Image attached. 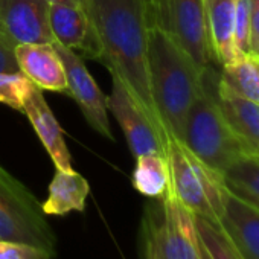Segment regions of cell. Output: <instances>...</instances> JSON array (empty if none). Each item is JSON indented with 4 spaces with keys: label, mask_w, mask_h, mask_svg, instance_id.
<instances>
[{
    "label": "cell",
    "mask_w": 259,
    "mask_h": 259,
    "mask_svg": "<svg viewBox=\"0 0 259 259\" xmlns=\"http://www.w3.org/2000/svg\"><path fill=\"white\" fill-rule=\"evenodd\" d=\"M101 55L99 61L116 75L157 132L168 141L159 110L154 104L148 70V25L139 0H89Z\"/></svg>",
    "instance_id": "6da1fadb"
},
{
    "label": "cell",
    "mask_w": 259,
    "mask_h": 259,
    "mask_svg": "<svg viewBox=\"0 0 259 259\" xmlns=\"http://www.w3.org/2000/svg\"><path fill=\"white\" fill-rule=\"evenodd\" d=\"M148 28L171 31V0H139Z\"/></svg>",
    "instance_id": "cb8c5ba5"
},
{
    "label": "cell",
    "mask_w": 259,
    "mask_h": 259,
    "mask_svg": "<svg viewBox=\"0 0 259 259\" xmlns=\"http://www.w3.org/2000/svg\"><path fill=\"white\" fill-rule=\"evenodd\" d=\"M0 35L11 46L52 43L46 0H0Z\"/></svg>",
    "instance_id": "9c48e42d"
},
{
    "label": "cell",
    "mask_w": 259,
    "mask_h": 259,
    "mask_svg": "<svg viewBox=\"0 0 259 259\" xmlns=\"http://www.w3.org/2000/svg\"><path fill=\"white\" fill-rule=\"evenodd\" d=\"M200 238V236H198ZM200 256H201V259H212V256L209 254V251L206 250V247L203 245V242L200 241Z\"/></svg>",
    "instance_id": "f1b7e54d"
},
{
    "label": "cell",
    "mask_w": 259,
    "mask_h": 259,
    "mask_svg": "<svg viewBox=\"0 0 259 259\" xmlns=\"http://www.w3.org/2000/svg\"><path fill=\"white\" fill-rule=\"evenodd\" d=\"M107 105L117 120L135 159L142 154L166 156V139L157 132L138 101L130 95L123 82L111 73V95Z\"/></svg>",
    "instance_id": "52a82bcc"
},
{
    "label": "cell",
    "mask_w": 259,
    "mask_h": 259,
    "mask_svg": "<svg viewBox=\"0 0 259 259\" xmlns=\"http://www.w3.org/2000/svg\"><path fill=\"white\" fill-rule=\"evenodd\" d=\"M220 81L239 96L259 104V58L244 55L223 66Z\"/></svg>",
    "instance_id": "d6986e66"
},
{
    "label": "cell",
    "mask_w": 259,
    "mask_h": 259,
    "mask_svg": "<svg viewBox=\"0 0 259 259\" xmlns=\"http://www.w3.org/2000/svg\"><path fill=\"white\" fill-rule=\"evenodd\" d=\"M135 189L148 198H162L169 192L171 177L166 156L162 154H142L136 157L133 171Z\"/></svg>",
    "instance_id": "ac0fdd59"
},
{
    "label": "cell",
    "mask_w": 259,
    "mask_h": 259,
    "mask_svg": "<svg viewBox=\"0 0 259 259\" xmlns=\"http://www.w3.org/2000/svg\"><path fill=\"white\" fill-rule=\"evenodd\" d=\"M148 70L154 104L169 136L182 141L188 111L203 90V73L171 31L148 28Z\"/></svg>",
    "instance_id": "7a4b0ae2"
},
{
    "label": "cell",
    "mask_w": 259,
    "mask_h": 259,
    "mask_svg": "<svg viewBox=\"0 0 259 259\" xmlns=\"http://www.w3.org/2000/svg\"><path fill=\"white\" fill-rule=\"evenodd\" d=\"M22 113L28 116L55 168L72 169V157L63 136V130L38 87H34L31 92Z\"/></svg>",
    "instance_id": "5bb4252c"
},
{
    "label": "cell",
    "mask_w": 259,
    "mask_h": 259,
    "mask_svg": "<svg viewBox=\"0 0 259 259\" xmlns=\"http://www.w3.org/2000/svg\"><path fill=\"white\" fill-rule=\"evenodd\" d=\"M250 0H235V46L239 57L248 55Z\"/></svg>",
    "instance_id": "603a6c76"
},
{
    "label": "cell",
    "mask_w": 259,
    "mask_h": 259,
    "mask_svg": "<svg viewBox=\"0 0 259 259\" xmlns=\"http://www.w3.org/2000/svg\"><path fill=\"white\" fill-rule=\"evenodd\" d=\"M0 239L41 248L55 256L57 235L41 203L10 172L0 174Z\"/></svg>",
    "instance_id": "8992f818"
},
{
    "label": "cell",
    "mask_w": 259,
    "mask_h": 259,
    "mask_svg": "<svg viewBox=\"0 0 259 259\" xmlns=\"http://www.w3.org/2000/svg\"><path fill=\"white\" fill-rule=\"evenodd\" d=\"M213 98L233 132L259 157V104L239 96L220 79Z\"/></svg>",
    "instance_id": "9a60e30c"
},
{
    "label": "cell",
    "mask_w": 259,
    "mask_h": 259,
    "mask_svg": "<svg viewBox=\"0 0 259 259\" xmlns=\"http://www.w3.org/2000/svg\"><path fill=\"white\" fill-rule=\"evenodd\" d=\"M212 57L221 67L239 58L235 46V0H204Z\"/></svg>",
    "instance_id": "2e32d148"
},
{
    "label": "cell",
    "mask_w": 259,
    "mask_h": 259,
    "mask_svg": "<svg viewBox=\"0 0 259 259\" xmlns=\"http://www.w3.org/2000/svg\"><path fill=\"white\" fill-rule=\"evenodd\" d=\"M171 32L198 70L204 73L213 60L204 0H171Z\"/></svg>",
    "instance_id": "30bf717a"
},
{
    "label": "cell",
    "mask_w": 259,
    "mask_h": 259,
    "mask_svg": "<svg viewBox=\"0 0 259 259\" xmlns=\"http://www.w3.org/2000/svg\"><path fill=\"white\" fill-rule=\"evenodd\" d=\"M245 259H259V207L227 188L224 213L218 224Z\"/></svg>",
    "instance_id": "4fadbf2b"
},
{
    "label": "cell",
    "mask_w": 259,
    "mask_h": 259,
    "mask_svg": "<svg viewBox=\"0 0 259 259\" xmlns=\"http://www.w3.org/2000/svg\"><path fill=\"white\" fill-rule=\"evenodd\" d=\"M226 186L241 198L259 206V159L245 157L224 172Z\"/></svg>",
    "instance_id": "ffe728a7"
},
{
    "label": "cell",
    "mask_w": 259,
    "mask_h": 259,
    "mask_svg": "<svg viewBox=\"0 0 259 259\" xmlns=\"http://www.w3.org/2000/svg\"><path fill=\"white\" fill-rule=\"evenodd\" d=\"M257 159H259V157H257Z\"/></svg>",
    "instance_id": "1f68e13d"
},
{
    "label": "cell",
    "mask_w": 259,
    "mask_h": 259,
    "mask_svg": "<svg viewBox=\"0 0 259 259\" xmlns=\"http://www.w3.org/2000/svg\"><path fill=\"white\" fill-rule=\"evenodd\" d=\"M52 45L57 54L60 55L66 70V79H67L66 93L75 99L87 123L95 132L113 141L110 119H108L107 96L95 82L93 76L87 70L82 60L73 51L61 46L57 41H52Z\"/></svg>",
    "instance_id": "ba28073f"
},
{
    "label": "cell",
    "mask_w": 259,
    "mask_h": 259,
    "mask_svg": "<svg viewBox=\"0 0 259 259\" xmlns=\"http://www.w3.org/2000/svg\"><path fill=\"white\" fill-rule=\"evenodd\" d=\"M90 194V185L79 172L57 169L48 188V198L41 203L45 215L63 217L69 212H82Z\"/></svg>",
    "instance_id": "e0dca14e"
},
{
    "label": "cell",
    "mask_w": 259,
    "mask_h": 259,
    "mask_svg": "<svg viewBox=\"0 0 259 259\" xmlns=\"http://www.w3.org/2000/svg\"><path fill=\"white\" fill-rule=\"evenodd\" d=\"M19 70L40 90L66 93V70L52 43L19 45L14 49Z\"/></svg>",
    "instance_id": "7c38bea8"
},
{
    "label": "cell",
    "mask_w": 259,
    "mask_h": 259,
    "mask_svg": "<svg viewBox=\"0 0 259 259\" xmlns=\"http://www.w3.org/2000/svg\"><path fill=\"white\" fill-rule=\"evenodd\" d=\"M49 25L54 41L73 52L79 51L85 58L99 61L101 45L89 7L49 5Z\"/></svg>",
    "instance_id": "8fae6325"
},
{
    "label": "cell",
    "mask_w": 259,
    "mask_h": 259,
    "mask_svg": "<svg viewBox=\"0 0 259 259\" xmlns=\"http://www.w3.org/2000/svg\"><path fill=\"white\" fill-rule=\"evenodd\" d=\"M14 49V46L0 35V72H20Z\"/></svg>",
    "instance_id": "4316f807"
},
{
    "label": "cell",
    "mask_w": 259,
    "mask_h": 259,
    "mask_svg": "<svg viewBox=\"0 0 259 259\" xmlns=\"http://www.w3.org/2000/svg\"><path fill=\"white\" fill-rule=\"evenodd\" d=\"M182 142L197 159L223 176L236 162L256 157L226 120L204 78L203 90L188 111Z\"/></svg>",
    "instance_id": "3957f363"
},
{
    "label": "cell",
    "mask_w": 259,
    "mask_h": 259,
    "mask_svg": "<svg viewBox=\"0 0 259 259\" xmlns=\"http://www.w3.org/2000/svg\"><path fill=\"white\" fill-rule=\"evenodd\" d=\"M2 172H5V169H4L2 166H0V174H2Z\"/></svg>",
    "instance_id": "f546056e"
},
{
    "label": "cell",
    "mask_w": 259,
    "mask_h": 259,
    "mask_svg": "<svg viewBox=\"0 0 259 259\" xmlns=\"http://www.w3.org/2000/svg\"><path fill=\"white\" fill-rule=\"evenodd\" d=\"M49 5H57V4H67V5H82L89 7V0H46Z\"/></svg>",
    "instance_id": "83f0119b"
},
{
    "label": "cell",
    "mask_w": 259,
    "mask_h": 259,
    "mask_svg": "<svg viewBox=\"0 0 259 259\" xmlns=\"http://www.w3.org/2000/svg\"><path fill=\"white\" fill-rule=\"evenodd\" d=\"M195 226L200 241L212 259H245L235 242L218 224H213L201 217H195Z\"/></svg>",
    "instance_id": "44dd1931"
},
{
    "label": "cell",
    "mask_w": 259,
    "mask_h": 259,
    "mask_svg": "<svg viewBox=\"0 0 259 259\" xmlns=\"http://www.w3.org/2000/svg\"><path fill=\"white\" fill-rule=\"evenodd\" d=\"M34 87L22 72H0V102L17 111H23Z\"/></svg>",
    "instance_id": "7402d4cb"
},
{
    "label": "cell",
    "mask_w": 259,
    "mask_h": 259,
    "mask_svg": "<svg viewBox=\"0 0 259 259\" xmlns=\"http://www.w3.org/2000/svg\"><path fill=\"white\" fill-rule=\"evenodd\" d=\"M55 256L22 242L0 239V259H54Z\"/></svg>",
    "instance_id": "d4e9b609"
},
{
    "label": "cell",
    "mask_w": 259,
    "mask_h": 259,
    "mask_svg": "<svg viewBox=\"0 0 259 259\" xmlns=\"http://www.w3.org/2000/svg\"><path fill=\"white\" fill-rule=\"evenodd\" d=\"M248 55L259 58V0H250Z\"/></svg>",
    "instance_id": "484cf974"
},
{
    "label": "cell",
    "mask_w": 259,
    "mask_h": 259,
    "mask_svg": "<svg viewBox=\"0 0 259 259\" xmlns=\"http://www.w3.org/2000/svg\"><path fill=\"white\" fill-rule=\"evenodd\" d=\"M257 207H259V206H257Z\"/></svg>",
    "instance_id": "4dcf8cb0"
},
{
    "label": "cell",
    "mask_w": 259,
    "mask_h": 259,
    "mask_svg": "<svg viewBox=\"0 0 259 259\" xmlns=\"http://www.w3.org/2000/svg\"><path fill=\"white\" fill-rule=\"evenodd\" d=\"M166 160L171 177L169 194L195 217L220 224L227 192L224 176L197 159L172 136L166 142Z\"/></svg>",
    "instance_id": "277c9868"
},
{
    "label": "cell",
    "mask_w": 259,
    "mask_h": 259,
    "mask_svg": "<svg viewBox=\"0 0 259 259\" xmlns=\"http://www.w3.org/2000/svg\"><path fill=\"white\" fill-rule=\"evenodd\" d=\"M141 242L145 259H201L195 217L169 192L145 207Z\"/></svg>",
    "instance_id": "5b68a950"
}]
</instances>
